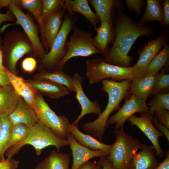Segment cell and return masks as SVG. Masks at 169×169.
Listing matches in <instances>:
<instances>
[{
  "instance_id": "9c48e42d",
  "label": "cell",
  "mask_w": 169,
  "mask_h": 169,
  "mask_svg": "<svg viewBox=\"0 0 169 169\" xmlns=\"http://www.w3.org/2000/svg\"><path fill=\"white\" fill-rule=\"evenodd\" d=\"M34 110L38 122L50 128L59 137L66 139L71 123L65 115H57L41 94H37L36 96Z\"/></svg>"
},
{
  "instance_id": "8992f818",
  "label": "cell",
  "mask_w": 169,
  "mask_h": 169,
  "mask_svg": "<svg viewBox=\"0 0 169 169\" xmlns=\"http://www.w3.org/2000/svg\"><path fill=\"white\" fill-rule=\"evenodd\" d=\"M2 45L6 68L16 74L17 62L24 55L33 52L32 44L25 33L14 30L6 33Z\"/></svg>"
},
{
  "instance_id": "7c38bea8",
  "label": "cell",
  "mask_w": 169,
  "mask_h": 169,
  "mask_svg": "<svg viewBox=\"0 0 169 169\" xmlns=\"http://www.w3.org/2000/svg\"><path fill=\"white\" fill-rule=\"evenodd\" d=\"M123 106L115 114L109 118V125L115 124V129L123 126L125 121L136 113H149V108L146 100L132 95L126 98Z\"/></svg>"
},
{
  "instance_id": "44dd1931",
  "label": "cell",
  "mask_w": 169,
  "mask_h": 169,
  "mask_svg": "<svg viewBox=\"0 0 169 169\" xmlns=\"http://www.w3.org/2000/svg\"><path fill=\"white\" fill-rule=\"evenodd\" d=\"M27 83L37 92L51 98L59 99L70 94V91L65 86L50 81L37 79Z\"/></svg>"
},
{
  "instance_id": "7402d4cb",
  "label": "cell",
  "mask_w": 169,
  "mask_h": 169,
  "mask_svg": "<svg viewBox=\"0 0 169 169\" xmlns=\"http://www.w3.org/2000/svg\"><path fill=\"white\" fill-rule=\"evenodd\" d=\"M69 132L81 145L92 150H102L109 154L111 145L100 141L90 134H84L79 130L78 125L71 124L69 127Z\"/></svg>"
},
{
  "instance_id": "bcb514c9",
  "label": "cell",
  "mask_w": 169,
  "mask_h": 169,
  "mask_svg": "<svg viewBox=\"0 0 169 169\" xmlns=\"http://www.w3.org/2000/svg\"><path fill=\"white\" fill-rule=\"evenodd\" d=\"M152 121L156 124V126L160 131V132L162 133L165 135L168 142L169 141V129L159 123L154 117L152 118Z\"/></svg>"
},
{
  "instance_id": "7dc6e473",
  "label": "cell",
  "mask_w": 169,
  "mask_h": 169,
  "mask_svg": "<svg viewBox=\"0 0 169 169\" xmlns=\"http://www.w3.org/2000/svg\"><path fill=\"white\" fill-rule=\"evenodd\" d=\"M11 84L5 72L0 69V87Z\"/></svg>"
},
{
  "instance_id": "2e32d148",
  "label": "cell",
  "mask_w": 169,
  "mask_h": 169,
  "mask_svg": "<svg viewBox=\"0 0 169 169\" xmlns=\"http://www.w3.org/2000/svg\"><path fill=\"white\" fill-rule=\"evenodd\" d=\"M73 156V164L70 169H79L83 164L96 157L106 156L109 154L100 150H93L79 144L73 136L69 133L67 136Z\"/></svg>"
},
{
  "instance_id": "277c9868",
  "label": "cell",
  "mask_w": 169,
  "mask_h": 169,
  "mask_svg": "<svg viewBox=\"0 0 169 169\" xmlns=\"http://www.w3.org/2000/svg\"><path fill=\"white\" fill-rule=\"evenodd\" d=\"M113 132L115 141L105 157L112 164L113 169H129L132 160L144 144L125 133L123 126L115 129Z\"/></svg>"
},
{
  "instance_id": "74e56055",
  "label": "cell",
  "mask_w": 169,
  "mask_h": 169,
  "mask_svg": "<svg viewBox=\"0 0 169 169\" xmlns=\"http://www.w3.org/2000/svg\"><path fill=\"white\" fill-rule=\"evenodd\" d=\"M154 115L157 121L160 124L169 129V111L164 109L156 111Z\"/></svg>"
},
{
  "instance_id": "52a82bcc",
  "label": "cell",
  "mask_w": 169,
  "mask_h": 169,
  "mask_svg": "<svg viewBox=\"0 0 169 169\" xmlns=\"http://www.w3.org/2000/svg\"><path fill=\"white\" fill-rule=\"evenodd\" d=\"M91 33L74 28L66 43V54L57 64L56 69H63L66 63L74 57H87L96 54L103 55L94 45Z\"/></svg>"
},
{
  "instance_id": "ee69618b",
  "label": "cell",
  "mask_w": 169,
  "mask_h": 169,
  "mask_svg": "<svg viewBox=\"0 0 169 169\" xmlns=\"http://www.w3.org/2000/svg\"><path fill=\"white\" fill-rule=\"evenodd\" d=\"M79 169H103L102 167L95 161H89L82 165Z\"/></svg>"
},
{
  "instance_id": "e575fe53",
  "label": "cell",
  "mask_w": 169,
  "mask_h": 169,
  "mask_svg": "<svg viewBox=\"0 0 169 169\" xmlns=\"http://www.w3.org/2000/svg\"><path fill=\"white\" fill-rule=\"evenodd\" d=\"M42 19L44 24L46 19L50 15L63 8L65 0H42Z\"/></svg>"
},
{
  "instance_id": "4316f807",
  "label": "cell",
  "mask_w": 169,
  "mask_h": 169,
  "mask_svg": "<svg viewBox=\"0 0 169 169\" xmlns=\"http://www.w3.org/2000/svg\"><path fill=\"white\" fill-rule=\"evenodd\" d=\"M164 0H147L144 12L138 23H145L155 20L164 25L163 5Z\"/></svg>"
},
{
  "instance_id": "c3c4849f",
  "label": "cell",
  "mask_w": 169,
  "mask_h": 169,
  "mask_svg": "<svg viewBox=\"0 0 169 169\" xmlns=\"http://www.w3.org/2000/svg\"><path fill=\"white\" fill-rule=\"evenodd\" d=\"M155 169H169V152L168 151L166 153V156L165 159Z\"/></svg>"
},
{
  "instance_id": "f1b7e54d",
  "label": "cell",
  "mask_w": 169,
  "mask_h": 169,
  "mask_svg": "<svg viewBox=\"0 0 169 169\" xmlns=\"http://www.w3.org/2000/svg\"><path fill=\"white\" fill-rule=\"evenodd\" d=\"M15 4L30 12L33 16L39 26L41 33L44 24L42 19V3L41 0H16Z\"/></svg>"
},
{
  "instance_id": "30bf717a",
  "label": "cell",
  "mask_w": 169,
  "mask_h": 169,
  "mask_svg": "<svg viewBox=\"0 0 169 169\" xmlns=\"http://www.w3.org/2000/svg\"><path fill=\"white\" fill-rule=\"evenodd\" d=\"M169 39V31L166 27L158 37L154 39L150 38L143 47L138 49V60L131 66L134 79H141L147 76L148 65L161 49L167 44Z\"/></svg>"
},
{
  "instance_id": "60d3db41",
  "label": "cell",
  "mask_w": 169,
  "mask_h": 169,
  "mask_svg": "<svg viewBox=\"0 0 169 169\" xmlns=\"http://www.w3.org/2000/svg\"><path fill=\"white\" fill-rule=\"evenodd\" d=\"M19 161L14 159L3 160L0 161V169H17Z\"/></svg>"
},
{
  "instance_id": "f6af8a7d",
  "label": "cell",
  "mask_w": 169,
  "mask_h": 169,
  "mask_svg": "<svg viewBox=\"0 0 169 169\" xmlns=\"http://www.w3.org/2000/svg\"><path fill=\"white\" fill-rule=\"evenodd\" d=\"M97 163L103 169H113L112 164L105 156L100 157Z\"/></svg>"
},
{
  "instance_id": "5bb4252c",
  "label": "cell",
  "mask_w": 169,
  "mask_h": 169,
  "mask_svg": "<svg viewBox=\"0 0 169 169\" xmlns=\"http://www.w3.org/2000/svg\"><path fill=\"white\" fill-rule=\"evenodd\" d=\"M72 78L76 93L75 98L80 104L81 110L80 114L72 124L78 125L84 116L91 113L99 115L102 112V110L97 101H91L85 94L82 87V77L79 73H75Z\"/></svg>"
},
{
  "instance_id": "f546056e",
  "label": "cell",
  "mask_w": 169,
  "mask_h": 169,
  "mask_svg": "<svg viewBox=\"0 0 169 169\" xmlns=\"http://www.w3.org/2000/svg\"><path fill=\"white\" fill-rule=\"evenodd\" d=\"M2 126L0 131V160H4V155L6 151L9 148L11 133L13 124L9 115H1Z\"/></svg>"
},
{
  "instance_id": "d6a6232c",
  "label": "cell",
  "mask_w": 169,
  "mask_h": 169,
  "mask_svg": "<svg viewBox=\"0 0 169 169\" xmlns=\"http://www.w3.org/2000/svg\"><path fill=\"white\" fill-rule=\"evenodd\" d=\"M28 127L23 123L13 125L11 129L9 148L23 141L26 137Z\"/></svg>"
},
{
  "instance_id": "681fc988",
  "label": "cell",
  "mask_w": 169,
  "mask_h": 169,
  "mask_svg": "<svg viewBox=\"0 0 169 169\" xmlns=\"http://www.w3.org/2000/svg\"><path fill=\"white\" fill-rule=\"evenodd\" d=\"M1 41L0 40V69L4 70L5 66L3 65V53Z\"/></svg>"
},
{
  "instance_id": "ffe728a7",
  "label": "cell",
  "mask_w": 169,
  "mask_h": 169,
  "mask_svg": "<svg viewBox=\"0 0 169 169\" xmlns=\"http://www.w3.org/2000/svg\"><path fill=\"white\" fill-rule=\"evenodd\" d=\"M9 117L13 125L23 123L28 127L38 122L34 109L21 97Z\"/></svg>"
},
{
  "instance_id": "603a6c76",
  "label": "cell",
  "mask_w": 169,
  "mask_h": 169,
  "mask_svg": "<svg viewBox=\"0 0 169 169\" xmlns=\"http://www.w3.org/2000/svg\"><path fill=\"white\" fill-rule=\"evenodd\" d=\"M70 161L69 154L53 150L34 169H69Z\"/></svg>"
},
{
  "instance_id": "836d02e7",
  "label": "cell",
  "mask_w": 169,
  "mask_h": 169,
  "mask_svg": "<svg viewBox=\"0 0 169 169\" xmlns=\"http://www.w3.org/2000/svg\"><path fill=\"white\" fill-rule=\"evenodd\" d=\"M15 91L34 110L37 91L27 82L24 81Z\"/></svg>"
},
{
  "instance_id": "cb8c5ba5",
  "label": "cell",
  "mask_w": 169,
  "mask_h": 169,
  "mask_svg": "<svg viewBox=\"0 0 169 169\" xmlns=\"http://www.w3.org/2000/svg\"><path fill=\"white\" fill-rule=\"evenodd\" d=\"M156 81L155 75H147L141 79H133L130 87L131 95L146 100L148 97L152 95Z\"/></svg>"
},
{
  "instance_id": "ac0fdd59",
  "label": "cell",
  "mask_w": 169,
  "mask_h": 169,
  "mask_svg": "<svg viewBox=\"0 0 169 169\" xmlns=\"http://www.w3.org/2000/svg\"><path fill=\"white\" fill-rule=\"evenodd\" d=\"M97 35L93 37L95 46L105 56L108 53L109 45H113L116 36V30L113 25L106 22H101L98 28L94 27Z\"/></svg>"
},
{
  "instance_id": "1f68e13d",
  "label": "cell",
  "mask_w": 169,
  "mask_h": 169,
  "mask_svg": "<svg viewBox=\"0 0 169 169\" xmlns=\"http://www.w3.org/2000/svg\"><path fill=\"white\" fill-rule=\"evenodd\" d=\"M148 104L149 113L152 116L155 112L161 109L169 110V93L157 94Z\"/></svg>"
},
{
  "instance_id": "7a4b0ae2",
  "label": "cell",
  "mask_w": 169,
  "mask_h": 169,
  "mask_svg": "<svg viewBox=\"0 0 169 169\" xmlns=\"http://www.w3.org/2000/svg\"><path fill=\"white\" fill-rule=\"evenodd\" d=\"M132 81L125 80L116 82L110 79L102 81L101 90L108 95L107 104L97 119L84 124L83 129L85 131L93 134L98 140L103 142L105 131L109 125L110 115L113 111L120 109V104L122 100L130 96Z\"/></svg>"
},
{
  "instance_id": "d4e9b609",
  "label": "cell",
  "mask_w": 169,
  "mask_h": 169,
  "mask_svg": "<svg viewBox=\"0 0 169 169\" xmlns=\"http://www.w3.org/2000/svg\"><path fill=\"white\" fill-rule=\"evenodd\" d=\"M67 11L71 13H79L95 27L100 22L95 13L91 10L87 0H65Z\"/></svg>"
},
{
  "instance_id": "484cf974",
  "label": "cell",
  "mask_w": 169,
  "mask_h": 169,
  "mask_svg": "<svg viewBox=\"0 0 169 169\" xmlns=\"http://www.w3.org/2000/svg\"><path fill=\"white\" fill-rule=\"evenodd\" d=\"M21 98L11 84L0 87V115H9Z\"/></svg>"
},
{
  "instance_id": "d590c367",
  "label": "cell",
  "mask_w": 169,
  "mask_h": 169,
  "mask_svg": "<svg viewBox=\"0 0 169 169\" xmlns=\"http://www.w3.org/2000/svg\"><path fill=\"white\" fill-rule=\"evenodd\" d=\"M156 81L152 95L157 94L169 92V74L162 71L155 75Z\"/></svg>"
},
{
  "instance_id": "ab89813d",
  "label": "cell",
  "mask_w": 169,
  "mask_h": 169,
  "mask_svg": "<svg viewBox=\"0 0 169 169\" xmlns=\"http://www.w3.org/2000/svg\"><path fill=\"white\" fill-rule=\"evenodd\" d=\"M22 68L26 72L31 73L36 69L37 62L36 60L32 57H28L24 59L22 62Z\"/></svg>"
},
{
  "instance_id": "4dcf8cb0",
  "label": "cell",
  "mask_w": 169,
  "mask_h": 169,
  "mask_svg": "<svg viewBox=\"0 0 169 169\" xmlns=\"http://www.w3.org/2000/svg\"><path fill=\"white\" fill-rule=\"evenodd\" d=\"M169 59V45L167 44L155 56L148 65L147 75H155L168 62Z\"/></svg>"
},
{
  "instance_id": "ba28073f",
  "label": "cell",
  "mask_w": 169,
  "mask_h": 169,
  "mask_svg": "<svg viewBox=\"0 0 169 169\" xmlns=\"http://www.w3.org/2000/svg\"><path fill=\"white\" fill-rule=\"evenodd\" d=\"M74 14L67 12L66 14L50 49L41 60L43 65L48 70L55 69L66 53L67 38L75 25Z\"/></svg>"
},
{
  "instance_id": "3957f363",
  "label": "cell",
  "mask_w": 169,
  "mask_h": 169,
  "mask_svg": "<svg viewBox=\"0 0 169 169\" xmlns=\"http://www.w3.org/2000/svg\"><path fill=\"white\" fill-rule=\"evenodd\" d=\"M26 145L32 146L37 156L40 155L44 149L49 146H54L57 151L59 152L61 148L69 145L66 139L59 137L50 128L38 121L28 127L27 136L23 141L10 147L7 159H11L20 148Z\"/></svg>"
},
{
  "instance_id": "8fae6325",
  "label": "cell",
  "mask_w": 169,
  "mask_h": 169,
  "mask_svg": "<svg viewBox=\"0 0 169 169\" xmlns=\"http://www.w3.org/2000/svg\"><path fill=\"white\" fill-rule=\"evenodd\" d=\"M14 3L15 0H13L8 8L16 18L15 23L20 25L22 27L25 33L32 44L34 54L42 60L47 52L39 37L37 26L31 17L23 12Z\"/></svg>"
},
{
  "instance_id": "b9f144b4",
  "label": "cell",
  "mask_w": 169,
  "mask_h": 169,
  "mask_svg": "<svg viewBox=\"0 0 169 169\" xmlns=\"http://www.w3.org/2000/svg\"><path fill=\"white\" fill-rule=\"evenodd\" d=\"M16 18L13 13L8 9L5 13H0V26L3 22L8 21H14ZM0 40L1 38L0 36Z\"/></svg>"
},
{
  "instance_id": "7bdbcfd3",
  "label": "cell",
  "mask_w": 169,
  "mask_h": 169,
  "mask_svg": "<svg viewBox=\"0 0 169 169\" xmlns=\"http://www.w3.org/2000/svg\"><path fill=\"white\" fill-rule=\"evenodd\" d=\"M163 14L164 17L163 26L169 25V0L164 1L163 5Z\"/></svg>"
},
{
  "instance_id": "e0dca14e",
  "label": "cell",
  "mask_w": 169,
  "mask_h": 169,
  "mask_svg": "<svg viewBox=\"0 0 169 169\" xmlns=\"http://www.w3.org/2000/svg\"><path fill=\"white\" fill-rule=\"evenodd\" d=\"M95 11L100 22H107L113 25L114 11L123 10L124 6L120 0H89Z\"/></svg>"
},
{
  "instance_id": "f35d334b",
  "label": "cell",
  "mask_w": 169,
  "mask_h": 169,
  "mask_svg": "<svg viewBox=\"0 0 169 169\" xmlns=\"http://www.w3.org/2000/svg\"><path fill=\"white\" fill-rule=\"evenodd\" d=\"M4 71L7 74L10 84L13 88L15 91L25 81L22 77L18 76L16 74L11 72L5 67Z\"/></svg>"
},
{
  "instance_id": "8d00e7d4",
  "label": "cell",
  "mask_w": 169,
  "mask_h": 169,
  "mask_svg": "<svg viewBox=\"0 0 169 169\" xmlns=\"http://www.w3.org/2000/svg\"><path fill=\"white\" fill-rule=\"evenodd\" d=\"M126 7L131 12L134 10L136 14L138 17L141 15L142 8L145 4L143 0H125Z\"/></svg>"
},
{
  "instance_id": "9a60e30c",
  "label": "cell",
  "mask_w": 169,
  "mask_h": 169,
  "mask_svg": "<svg viewBox=\"0 0 169 169\" xmlns=\"http://www.w3.org/2000/svg\"><path fill=\"white\" fill-rule=\"evenodd\" d=\"M66 11L65 0L64 7L49 15L45 21L44 29L40 34L42 44L47 53L50 49L60 29L63 22L62 19Z\"/></svg>"
},
{
  "instance_id": "4fadbf2b",
  "label": "cell",
  "mask_w": 169,
  "mask_h": 169,
  "mask_svg": "<svg viewBox=\"0 0 169 169\" xmlns=\"http://www.w3.org/2000/svg\"><path fill=\"white\" fill-rule=\"evenodd\" d=\"M153 117L149 113H144L141 114L140 117L133 115L128 120L132 125H136L145 134L155 148L156 156L159 158H162L165 152L160 146L159 138L164 135L154 126L152 121Z\"/></svg>"
},
{
  "instance_id": "5b68a950",
  "label": "cell",
  "mask_w": 169,
  "mask_h": 169,
  "mask_svg": "<svg viewBox=\"0 0 169 169\" xmlns=\"http://www.w3.org/2000/svg\"><path fill=\"white\" fill-rule=\"evenodd\" d=\"M85 74L91 84L109 78L116 82L134 79L131 66L124 67L111 64L100 57L86 61Z\"/></svg>"
},
{
  "instance_id": "6da1fadb",
  "label": "cell",
  "mask_w": 169,
  "mask_h": 169,
  "mask_svg": "<svg viewBox=\"0 0 169 169\" xmlns=\"http://www.w3.org/2000/svg\"><path fill=\"white\" fill-rule=\"evenodd\" d=\"M113 23L116 36L112 46L103 58L106 63L121 67H131L133 58L128 55L131 47L138 38L142 36L149 37L154 32L153 27L134 21L123 10L114 13Z\"/></svg>"
},
{
  "instance_id": "83f0119b",
  "label": "cell",
  "mask_w": 169,
  "mask_h": 169,
  "mask_svg": "<svg viewBox=\"0 0 169 169\" xmlns=\"http://www.w3.org/2000/svg\"><path fill=\"white\" fill-rule=\"evenodd\" d=\"M37 79L47 80L65 86L69 91L75 92L72 77L68 75L63 69H56L53 72L44 71L37 76Z\"/></svg>"
},
{
  "instance_id": "f907efd6",
  "label": "cell",
  "mask_w": 169,
  "mask_h": 169,
  "mask_svg": "<svg viewBox=\"0 0 169 169\" xmlns=\"http://www.w3.org/2000/svg\"><path fill=\"white\" fill-rule=\"evenodd\" d=\"M12 1V0H0V9L4 7L8 8Z\"/></svg>"
},
{
  "instance_id": "816d5d0a",
  "label": "cell",
  "mask_w": 169,
  "mask_h": 169,
  "mask_svg": "<svg viewBox=\"0 0 169 169\" xmlns=\"http://www.w3.org/2000/svg\"><path fill=\"white\" fill-rule=\"evenodd\" d=\"M1 126H2V120H1V115H0V131L1 129Z\"/></svg>"
},
{
  "instance_id": "d6986e66",
  "label": "cell",
  "mask_w": 169,
  "mask_h": 169,
  "mask_svg": "<svg viewBox=\"0 0 169 169\" xmlns=\"http://www.w3.org/2000/svg\"><path fill=\"white\" fill-rule=\"evenodd\" d=\"M131 161L129 169H155L159 162L156 157L152 145H143Z\"/></svg>"
}]
</instances>
